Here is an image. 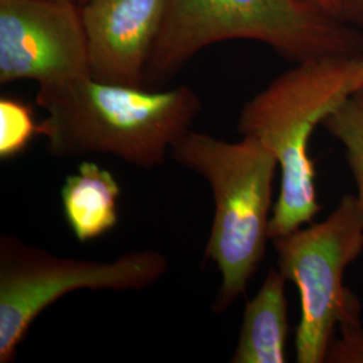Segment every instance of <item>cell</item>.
<instances>
[{"label":"cell","mask_w":363,"mask_h":363,"mask_svg":"<svg viewBox=\"0 0 363 363\" xmlns=\"http://www.w3.org/2000/svg\"><path fill=\"white\" fill-rule=\"evenodd\" d=\"M35 103L46 112L39 136L49 155L113 156L144 169L166 162L202 111L199 96L186 85L150 91L91 76L39 86Z\"/></svg>","instance_id":"1"},{"label":"cell","mask_w":363,"mask_h":363,"mask_svg":"<svg viewBox=\"0 0 363 363\" xmlns=\"http://www.w3.org/2000/svg\"><path fill=\"white\" fill-rule=\"evenodd\" d=\"M362 89L363 57H325L298 62L242 106L238 133L269 148L281 171L271 241L311 223L322 210L308 150L312 133Z\"/></svg>","instance_id":"2"},{"label":"cell","mask_w":363,"mask_h":363,"mask_svg":"<svg viewBox=\"0 0 363 363\" xmlns=\"http://www.w3.org/2000/svg\"><path fill=\"white\" fill-rule=\"evenodd\" d=\"M230 39L257 40L295 64L363 57L361 31L300 0H167L145 84L169 77L195 54Z\"/></svg>","instance_id":"3"},{"label":"cell","mask_w":363,"mask_h":363,"mask_svg":"<svg viewBox=\"0 0 363 363\" xmlns=\"http://www.w3.org/2000/svg\"><path fill=\"white\" fill-rule=\"evenodd\" d=\"M169 156L202 177L211 190L214 218L205 257L220 271L213 311L222 313L245 294L265 256L279 162L253 138L228 142L191 130L174 144Z\"/></svg>","instance_id":"4"},{"label":"cell","mask_w":363,"mask_h":363,"mask_svg":"<svg viewBox=\"0 0 363 363\" xmlns=\"http://www.w3.org/2000/svg\"><path fill=\"white\" fill-rule=\"evenodd\" d=\"M163 253L133 250L115 261L72 259L0 238V363L16 359L18 347L39 315L60 298L81 291H142L169 272Z\"/></svg>","instance_id":"5"},{"label":"cell","mask_w":363,"mask_h":363,"mask_svg":"<svg viewBox=\"0 0 363 363\" xmlns=\"http://www.w3.org/2000/svg\"><path fill=\"white\" fill-rule=\"evenodd\" d=\"M277 269L300 295L295 352L298 363H325L335 330L362 310L345 286L347 267L363 252V213L357 196L343 195L328 217L272 240Z\"/></svg>","instance_id":"6"},{"label":"cell","mask_w":363,"mask_h":363,"mask_svg":"<svg viewBox=\"0 0 363 363\" xmlns=\"http://www.w3.org/2000/svg\"><path fill=\"white\" fill-rule=\"evenodd\" d=\"M91 76L74 0H0V84L38 86Z\"/></svg>","instance_id":"7"},{"label":"cell","mask_w":363,"mask_h":363,"mask_svg":"<svg viewBox=\"0 0 363 363\" xmlns=\"http://www.w3.org/2000/svg\"><path fill=\"white\" fill-rule=\"evenodd\" d=\"M91 76L145 86V72L162 33L167 0H85L79 3Z\"/></svg>","instance_id":"8"},{"label":"cell","mask_w":363,"mask_h":363,"mask_svg":"<svg viewBox=\"0 0 363 363\" xmlns=\"http://www.w3.org/2000/svg\"><path fill=\"white\" fill-rule=\"evenodd\" d=\"M286 277L279 269L267 273L242 313L233 363H284L288 339Z\"/></svg>","instance_id":"9"},{"label":"cell","mask_w":363,"mask_h":363,"mask_svg":"<svg viewBox=\"0 0 363 363\" xmlns=\"http://www.w3.org/2000/svg\"><path fill=\"white\" fill-rule=\"evenodd\" d=\"M120 184L109 169L84 160L61 189L66 223L79 242L97 240L118 222Z\"/></svg>","instance_id":"10"},{"label":"cell","mask_w":363,"mask_h":363,"mask_svg":"<svg viewBox=\"0 0 363 363\" xmlns=\"http://www.w3.org/2000/svg\"><path fill=\"white\" fill-rule=\"evenodd\" d=\"M322 125L345 148L357 187L355 196L363 213V89L354 93Z\"/></svg>","instance_id":"11"},{"label":"cell","mask_w":363,"mask_h":363,"mask_svg":"<svg viewBox=\"0 0 363 363\" xmlns=\"http://www.w3.org/2000/svg\"><path fill=\"white\" fill-rule=\"evenodd\" d=\"M39 135L31 105L3 96L0 99V159L11 160L22 155Z\"/></svg>","instance_id":"12"},{"label":"cell","mask_w":363,"mask_h":363,"mask_svg":"<svg viewBox=\"0 0 363 363\" xmlns=\"http://www.w3.org/2000/svg\"><path fill=\"white\" fill-rule=\"evenodd\" d=\"M339 331L340 337L331 342L325 363H363L362 311L347 316Z\"/></svg>","instance_id":"13"},{"label":"cell","mask_w":363,"mask_h":363,"mask_svg":"<svg viewBox=\"0 0 363 363\" xmlns=\"http://www.w3.org/2000/svg\"><path fill=\"white\" fill-rule=\"evenodd\" d=\"M340 18L347 23H361L363 21V0H345Z\"/></svg>","instance_id":"14"},{"label":"cell","mask_w":363,"mask_h":363,"mask_svg":"<svg viewBox=\"0 0 363 363\" xmlns=\"http://www.w3.org/2000/svg\"><path fill=\"white\" fill-rule=\"evenodd\" d=\"M300 1L311 6L319 11L334 15L339 19H342L340 15H342V9H343V1L345 0H300Z\"/></svg>","instance_id":"15"},{"label":"cell","mask_w":363,"mask_h":363,"mask_svg":"<svg viewBox=\"0 0 363 363\" xmlns=\"http://www.w3.org/2000/svg\"><path fill=\"white\" fill-rule=\"evenodd\" d=\"M78 1V4H79V3H82V1H85V0H77Z\"/></svg>","instance_id":"16"},{"label":"cell","mask_w":363,"mask_h":363,"mask_svg":"<svg viewBox=\"0 0 363 363\" xmlns=\"http://www.w3.org/2000/svg\"><path fill=\"white\" fill-rule=\"evenodd\" d=\"M74 1H77V0H74ZM77 3H78V1H77Z\"/></svg>","instance_id":"17"}]
</instances>
